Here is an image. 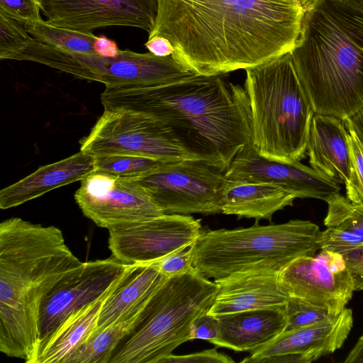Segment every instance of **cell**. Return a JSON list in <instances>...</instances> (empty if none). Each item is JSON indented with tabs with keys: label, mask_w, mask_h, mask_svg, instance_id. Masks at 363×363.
I'll list each match as a JSON object with an SVG mask.
<instances>
[{
	"label": "cell",
	"mask_w": 363,
	"mask_h": 363,
	"mask_svg": "<svg viewBox=\"0 0 363 363\" xmlns=\"http://www.w3.org/2000/svg\"><path fill=\"white\" fill-rule=\"evenodd\" d=\"M313 0H157L148 38H166L194 74H226L291 52Z\"/></svg>",
	"instance_id": "cell-1"
},
{
	"label": "cell",
	"mask_w": 363,
	"mask_h": 363,
	"mask_svg": "<svg viewBox=\"0 0 363 363\" xmlns=\"http://www.w3.org/2000/svg\"><path fill=\"white\" fill-rule=\"evenodd\" d=\"M104 109L141 113L167 124L201 159L226 171L252 143L250 105L245 88L225 74H192L138 88H106Z\"/></svg>",
	"instance_id": "cell-2"
},
{
	"label": "cell",
	"mask_w": 363,
	"mask_h": 363,
	"mask_svg": "<svg viewBox=\"0 0 363 363\" xmlns=\"http://www.w3.org/2000/svg\"><path fill=\"white\" fill-rule=\"evenodd\" d=\"M62 232L20 218L0 224V351L31 363L39 342L41 303L79 268Z\"/></svg>",
	"instance_id": "cell-3"
},
{
	"label": "cell",
	"mask_w": 363,
	"mask_h": 363,
	"mask_svg": "<svg viewBox=\"0 0 363 363\" xmlns=\"http://www.w3.org/2000/svg\"><path fill=\"white\" fill-rule=\"evenodd\" d=\"M314 113L345 121L363 106V46L313 0L291 51Z\"/></svg>",
	"instance_id": "cell-4"
},
{
	"label": "cell",
	"mask_w": 363,
	"mask_h": 363,
	"mask_svg": "<svg viewBox=\"0 0 363 363\" xmlns=\"http://www.w3.org/2000/svg\"><path fill=\"white\" fill-rule=\"evenodd\" d=\"M245 71L252 146L270 160L300 161L307 150L315 113L291 52Z\"/></svg>",
	"instance_id": "cell-5"
},
{
	"label": "cell",
	"mask_w": 363,
	"mask_h": 363,
	"mask_svg": "<svg viewBox=\"0 0 363 363\" xmlns=\"http://www.w3.org/2000/svg\"><path fill=\"white\" fill-rule=\"evenodd\" d=\"M320 233L314 223L298 219L202 231L191 246L192 264L214 280L251 270L280 272L298 257L315 255Z\"/></svg>",
	"instance_id": "cell-6"
},
{
	"label": "cell",
	"mask_w": 363,
	"mask_h": 363,
	"mask_svg": "<svg viewBox=\"0 0 363 363\" xmlns=\"http://www.w3.org/2000/svg\"><path fill=\"white\" fill-rule=\"evenodd\" d=\"M218 286L197 269L167 277L151 295L109 363H160L190 340L194 322L209 311Z\"/></svg>",
	"instance_id": "cell-7"
},
{
	"label": "cell",
	"mask_w": 363,
	"mask_h": 363,
	"mask_svg": "<svg viewBox=\"0 0 363 363\" xmlns=\"http://www.w3.org/2000/svg\"><path fill=\"white\" fill-rule=\"evenodd\" d=\"M9 60L40 63L76 78L96 81L106 88H138L160 85L194 74L177 61L151 52L121 50L116 57L66 52L47 45L32 36Z\"/></svg>",
	"instance_id": "cell-8"
},
{
	"label": "cell",
	"mask_w": 363,
	"mask_h": 363,
	"mask_svg": "<svg viewBox=\"0 0 363 363\" xmlns=\"http://www.w3.org/2000/svg\"><path fill=\"white\" fill-rule=\"evenodd\" d=\"M79 143L80 150L94 157L132 155L162 161L203 160L186 147L167 124L123 109H104Z\"/></svg>",
	"instance_id": "cell-9"
},
{
	"label": "cell",
	"mask_w": 363,
	"mask_h": 363,
	"mask_svg": "<svg viewBox=\"0 0 363 363\" xmlns=\"http://www.w3.org/2000/svg\"><path fill=\"white\" fill-rule=\"evenodd\" d=\"M203 160L164 162L155 171L134 179L150 194L164 214L221 213L227 178Z\"/></svg>",
	"instance_id": "cell-10"
},
{
	"label": "cell",
	"mask_w": 363,
	"mask_h": 363,
	"mask_svg": "<svg viewBox=\"0 0 363 363\" xmlns=\"http://www.w3.org/2000/svg\"><path fill=\"white\" fill-rule=\"evenodd\" d=\"M74 197L86 218L108 230L164 214L134 179L96 170L81 180Z\"/></svg>",
	"instance_id": "cell-11"
},
{
	"label": "cell",
	"mask_w": 363,
	"mask_h": 363,
	"mask_svg": "<svg viewBox=\"0 0 363 363\" xmlns=\"http://www.w3.org/2000/svg\"><path fill=\"white\" fill-rule=\"evenodd\" d=\"M281 288L296 297L337 316L355 291L354 277L340 253L321 250L298 257L279 273Z\"/></svg>",
	"instance_id": "cell-12"
},
{
	"label": "cell",
	"mask_w": 363,
	"mask_h": 363,
	"mask_svg": "<svg viewBox=\"0 0 363 363\" xmlns=\"http://www.w3.org/2000/svg\"><path fill=\"white\" fill-rule=\"evenodd\" d=\"M200 219L163 214L108 230L111 255L125 264H149L193 245L202 232Z\"/></svg>",
	"instance_id": "cell-13"
},
{
	"label": "cell",
	"mask_w": 363,
	"mask_h": 363,
	"mask_svg": "<svg viewBox=\"0 0 363 363\" xmlns=\"http://www.w3.org/2000/svg\"><path fill=\"white\" fill-rule=\"evenodd\" d=\"M132 264L123 263L111 255L84 262L60 280L41 303L38 346L70 314L104 295Z\"/></svg>",
	"instance_id": "cell-14"
},
{
	"label": "cell",
	"mask_w": 363,
	"mask_h": 363,
	"mask_svg": "<svg viewBox=\"0 0 363 363\" xmlns=\"http://www.w3.org/2000/svg\"><path fill=\"white\" fill-rule=\"evenodd\" d=\"M50 23L81 32L112 26L141 28L155 26L157 0H40Z\"/></svg>",
	"instance_id": "cell-15"
},
{
	"label": "cell",
	"mask_w": 363,
	"mask_h": 363,
	"mask_svg": "<svg viewBox=\"0 0 363 363\" xmlns=\"http://www.w3.org/2000/svg\"><path fill=\"white\" fill-rule=\"evenodd\" d=\"M225 174L228 179L279 186L296 199L312 198L327 202L340 190L338 183L299 161L283 162L261 156L252 143L236 155Z\"/></svg>",
	"instance_id": "cell-16"
},
{
	"label": "cell",
	"mask_w": 363,
	"mask_h": 363,
	"mask_svg": "<svg viewBox=\"0 0 363 363\" xmlns=\"http://www.w3.org/2000/svg\"><path fill=\"white\" fill-rule=\"evenodd\" d=\"M353 312L345 308L339 315L308 327L282 333L253 350L241 362L310 363L342 347L353 327Z\"/></svg>",
	"instance_id": "cell-17"
},
{
	"label": "cell",
	"mask_w": 363,
	"mask_h": 363,
	"mask_svg": "<svg viewBox=\"0 0 363 363\" xmlns=\"http://www.w3.org/2000/svg\"><path fill=\"white\" fill-rule=\"evenodd\" d=\"M279 273L273 270L257 269L214 280L218 291L207 313L219 316L285 306L289 296L281 288Z\"/></svg>",
	"instance_id": "cell-18"
},
{
	"label": "cell",
	"mask_w": 363,
	"mask_h": 363,
	"mask_svg": "<svg viewBox=\"0 0 363 363\" xmlns=\"http://www.w3.org/2000/svg\"><path fill=\"white\" fill-rule=\"evenodd\" d=\"M309 163L319 174L345 186L351 177L349 132L343 121L314 114L309 130Z\"/></svg>",
	"instance_id": "cell-19"
},
{
	"label": "cell",
	"mask_w": 363,
	"mask_h": 363,
	"mask_svg": "<svg viewBox=\"0 0 363 363\" xmlns=\"http://www.w3.org/2000/svg\"><path fill=\"white\" fill-rule=\"evenodd\" d=\"M285 306L217 316L220 337L214 345L237 352H251L262 347L284 331Z\"/></svg>",
	"instance_id": "cell-20"
},
{
	"label": "cell",
	"mask_w": 363,
	"mask_h": 363,
	"mask_svg": "<svg viewBox=\"0 0 363 363\" xmlns=\"http://www.w3.org/2000/svg\"><path fill=\"white\" fill-rule=\"evenodd\" d=\"M95 170V157L82 151L52 164L0 191V208L9 209L58 187L81 181Z\"/></svg>",
	"instance_id": "cell-21"
},
{
	"label": "cell",
	"mask_w": 363,
	"mask_h": 363,
	"mask_svg": "<svg viewBox=\"0 0 363 363\" xmlns=\"http://www.w3.org/2000/svg\"><path fill=\"white\" fill-rule=\"evenodd\" d=\"M133 265L104 295L70 314L38 346L31 363H65L96 328L103 305Z\"/></svg>",
	"instance_id": "cell-22"
},
{
	"label": "cell",
	"mask_w": 363,
	"mask_h": 363,
	"mask_svg": "<svg viewBox=\"0 0 363 363\" xmlns=\"http://www.w3.org/2000/svg\"><path fill=\"white\" fill-rule=\"evenodd\" d=\"M296 197L283 188L266 182L228 179L222 199L221 213L238 218L272 220L274 213L293 206Z\"/></svg>",
	"instance_id": "cell-23"
},
{
	"label": "cell",
	"mask_w": 363,
	"mask_h": 363,
	"mask_svg": "<svg viewBox=\"0 0 363 363\" xmlns=\"http://www.w3.org/2000/svg\"><path fill=\"white\" fill-rule=\"evenodd\" d=\"M167 278L153 263L134 264L103 305L94 332L105 328L147 301Z\"/></svg>",
	"instance_id": "cell-24"
},
{
	"label": "cell",
	"mask_w": 363,
	"mask_h": 363,
	"mask_svg": "<svg viewBox=\"0 0 363 363\" xmlns=\"http://www.w3.org/2000/svg\"><path fill=\"white\" fill-rule=\"evenodd\" d=\"M326 203V228L320 233V250L342 253L363 245V206L340 194Z\"/></svg>",
	"instance_id": "cell-25"
},
{
	"label": "cell",
	"mask_w": 363,
	"mask_h": 363,
	"mask_svg": "<svg viewBox=\"0 0 363 363\" xmlns=\"http://www.w3.org/2000/svg\"><path fill=\"white\" fill-rule=\"evenodd\" d=\"M148 299L105 328L93 332L65 363H109L114 350L132 330Z\"/></svg>",
	"instance_id": "cell-26"
},
{
	"label": "cell",
	"mask_w": 363,
	"mask_h": 363,
	"mask_svg": "<svg viewBox=\"0 0 363 363\" xmlns=\"http://www.w3.org/2000/svg\"><path fill=\"white\" fill-rule=\"evenodd\" d=\"M24 27L34 39L47 45L66 52L96 54L94 44L97 36L92 32H81L57 27L43 19L26 23Z\"/></svg>",
	"instance_id": "cell-27"
},
{
	"label": "cell",
	"mask_w": 363,
	"mask_h": 363,
	"mask_svg": "<svg viewBox=\"0 0 363 363\" xmlns=\"http://www.w3.org/2000/svg\"><path fill=\"white\" fill-rule=\"evenodd\" d=\"M95 157V170L128 178L147 175L164 162L155 158L132 155H109Z\"/></svg>",
	"instance_id": "cell-28"
},
{
	"label": "cell",
	"mask_w": 363,
	"mask_h": 363,
	"mask_svg": "<svg viewBox=\"0 0 363 363\" xmlns=\"http://www.w3.org/2000/svg\"><path fill=\"white\" fill-rule=\"evenodd\" d=\"M285 310L286 325L283 333L291 332L335 317L325 308L292 296L289 297Z\"/></svg>",
	"instance_id": "cell-29"
},
{
	"label": "cell",
	"mask_w": 363,
	"mask_h": 363,
	"mask_svg": "<svg viewBox=\"0 0 363 363\" xmlns=\"http://www.w3.org/2000/svg\"><path fill=\"white\" fill-rule=\"evenodd\" d=\"M31 36L24 25L0 11V59L8 60L21 50Z\"/></svg>",
	"instance_id": "cell-30"
},
{
	"label": "cell",
	"mask_w": 363,
	"mask_h": 363,
	"mask_svg": "<svg viewBox=\"0 0 363 363\" xmlns=\"http://www.w3.org/2000/svg\"><path fill=\"white\" fill-rule=\"evenodd\" d=\"M323 9L352 37L363 44V13L337 0H318Z\"/></svg>",
	"instance_id": "cell-31"
},
{
	"label": "cell",
	"mask_w": 363,
	"mask_h": 363,
	"mask_svg": "<svg viewBox=\"0 0 363 363\" xmlns=\"http://www.w3.org/2000/svg\"><path fill=\"white\" fill-rule=\"evenodd\" d=\"M348 132L351 177L345 186L346 197L354 204L363 206V145L352 131Z\"/></svg>",
	"instance_id": "cell-32"
},
{
	"label": "cell",
	"mask_w": 363,
	"mask_h": 363,
	"mask_svg": "<svg viewBox=\"0 0 363 363\" xmlns=\"http://www.w3.org/2000/svg\"><path fill=\"white\" fill-rule=\"evenodd\" d=\"M0 11L23 25L42 20L40 0H0Z\"/></svg>",
	"instance_id": "cell-33"
},
{
	"label": "cell",
	"mask_w": 363,
	"mask_h": 363,
	"mask_svg": "<svg viewBox=\"0 0 363 363\" xmlns=\"http://www.w3.org/2000/svg\"><path fill=\"white\" fill-rule=\"evenodd\" d=\"M191 246L178 250L152 263L167 277L191 272L195 269L191 261Z\"/></svg>",
	"instance_id": "cell-34"
},
{
	"label": "cell",
	"mask_w": 363,
	"mask_h": 363,
	"mask_svg": "<svg viewBox=\"0 0 363 363\" xmlns=\"http://www.w3.org/2000/svg\"><path fill=\"white\" fill-rule=\"evenodd\" d=\"M235 361L228 355L218 352L216 348L204 350L193 353L175 355L170 354L160 363H233Z\"/></svg>",
	"instance_id": "cell-35"
},
{
	"label": "cell",
	"mask_w": 363,
	"mask_h": 363,
	"mask_svg": "<svg viewBox=\"0 0 363 363\" xmlns=\"http://www.w3.org/2000/svg\"><path fill=\"white\" fill-rule=\"evenodd\" d=\"M220 337V326L217 316L205 313L193 323L190 330V340L199 339L214 344Z\"/></svg>",
	"instance_id": "cell-36"
},
{
	"label": "cell",
	"mask_w": 363,
	"mask_h": 363,
	"mask_svg": "<svg viewBox=\"0 0 363 363\" xmlns=\"http://www.w3.org/2000/svg\"><path fill=\"white\" fill-rule=\"evenodd\" d=\"M145 45L150 52L160 57L171 55L174 51L170 43L166 38L158 35L148 38Z\"/></svg>",
	"instance_id": "cell-37"
},
{
	"label": "cell",
	"mask_w": 363,
	"mask_h": 363,
	"mask_svg": "<svg viewBox=\"0 0 363 363\" xmlns=\"http://www.w3.org/2000/svg\"><path fill=\"white\" fill-rule=\"evenodd\" d=\"M94 49L96 54L103 57H116L121 50L116 43L104 35L97 37L94 44Z\"/></svg>",
	"instance_id": "cell-38"
},
{
	"label": "cell",
	"mask_w": 363,
	"mask_h": 363,
	"mask_svg": "<svg viewBox=\"0 0 363 363\" xmlns=\"http://www.w3.org/2000/svg\"><path fill=\"white\" fill-rule=\"evenodd\" d=\"M346 128L352 131L363 145V106L345 121Z\"/></svg>",
	"instance_id": "cell-39"
},
{
	"label": "cell",
	"mask_w": 363,
	"mask_h": 363,
	"mask_svg": "<svg viewBox=\"0 0 363 363\" xmlns=\"http://www.w3.org/2000/svg\"><path fill=\"white\" fill-rule=\"evenodd\" d=\"M340 254L352 272L363 270V245Z\"/></svg>",
	"instance_id": "cell-40"
},
{
	"label": "cell",
	"mask_w": 363,
	"mask_h": 363,
	"mask_svg": "<svg viewBox=\"0 0 363 363\" xmlns=\"http://www.w3.org/2000/svg\"><path fill=\"white\" fill-rule=\"evenodd\" d=\"M344 363H363V333L346 356Z\"/></svg>",
	"instance_id": "cell-41"
},
{
	"label": "cell",
	"mask_w": 363,
	"mask_h": 363,
	"mask_svg": "<svg viewBox=\"0 0 363 363\" xmlns=\"http://www.w3.org/2000/svg\"><path fill=\"white\" fill-rule=\"evenodd\" d=\"M354 283L355 291H363V270H359L352 272Z\"/></svg>",
	"instance_id": "cell-42"
},
{
	"label": "cell",
	"mask_w": 363,
	"mask_h": 363,
	"mask_svg": "<svg viewBox=\"0 0 363 363\" xmlns=\"http://www.w3.org/2000/svg\"><path fill=\"white\" fill-rule=\"evenodd\" d=\"M355 10L363 13V0H337Z\"/></svg>",
	"instance_id": "cell-43"
}]
</instances>
